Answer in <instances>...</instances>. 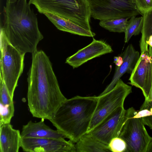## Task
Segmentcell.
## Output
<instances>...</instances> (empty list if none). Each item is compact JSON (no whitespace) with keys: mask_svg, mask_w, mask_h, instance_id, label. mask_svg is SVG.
<instances>
[{"mask_svg":"<svg viewBox=\"0 0 152 152\" xmlns=\"http://www.w3.org/2000/svg\"><path fill=\"white\" fill-rule=\"evenodd\" d=\"M32 54L27 78L28 107L33 117L49 120L67 99L46 53L37 50Z\"/></svg>","mask_w":152,"mask_h":152,"instance_id":"6da1fadb","label":"cell"},{"mask_svg":"<svg viewBox=\"0 0 152 152\" xmlns=\"http://www.w3.org/2000/svg\"><path fill=\"white\" fill-rule=\"evenodd\" d=\"M1 25L10 43L24 54L32 53L43 38L36 15L27 0L7 1Z\"/></svg>","mask_w":152,"mask_h":152,"instance_id":"7a4b0ae2","label":"cell"},{"mask_svg":"<svg viewBox=\"0 0 152 152\" xmlns=\"http://www.w3.org/2000/svg\"><path fill=\"white\" fill-rule=\"evenodd\" d=\"M98 96H76L67 99L49 121L56 129L76 143L88 132Z\"/></svg>","mask_w":152,"mask_h":152,"instance_id":"3957f363","label":"cell"},{"mask_svg":"<svg viewBox=\"0 0 152 152\" xmlns=\"http://www.w3.org/2000/svg\"><path fill=\"white\" fill-rule=\"evenodd\" d=\"M41 13L58 15L88 31L91 10L87 0H29Z\"/></svg>","mask_w":152,"mask_h":152,"instance_id":"277c9868","label":"cell"},{"mask_svg":"<svg viewBox=\"0 0 152 152\" xmlns=\"http://www.w3.org/2000/svg\"><path fill=\"white\" fill-rule=\"evenodd\" d=\"M0 76L1 77L11 97L14 93L24 67L25 54L14 47L0 27Z\"/></svg>","mask_w":152,"mask_h":152,"instance_id":"5b68a950","label":"cell"},{"mask_svg":"<svg viewBox=\"0 0 152 152\" xmlns=\"http://www.w3.org/2000/svg\"><path fill=\"white\" fill-rule=\"evenodd\" d=\"M133 107L126 110L124 121L118 136L125 142V152H146L152 138L141 118Z\"/></svg>","mask_w":152,"mask_h":152,"instance_id":"8992f818","label":"cell"},{"mask_svg":"<svg viewBox=\"0 0 152 152\" xmlns=\"http://www.w3.org/2000/svg\"><path fill=\"white\" fill-rule=\"evenodd\" d=\"M132 92V87L120 79L112 89L100 94L88 132L118 108L124 106L125 99Z\"/></svg>","mask_w":152,"mask_h":152,"instance_id":"52a82bcc","label":"cell"},{"mask_svg":"<svg viewBox=\"0 0 152 152\" xmlns=\"http://www.w3.org/2000/svg\"><path fill=\"white\" fill-rule=\"evenodd\" d=\"M91 17L100 21L121 18L129 19L140 14L132 0H87Z\"/></svg>","mask_w":152,"mask_h":152,"instance_id":"ba28073f","label":"cell"},{"mask_svg":"<svg viewBox=\"0 0 152 152\" xmlns=\"http://www.w3.org/2000/svg\"><path fill=\"white\" fill-rule=\"evenodd\" d=\"M129 80L130 84L141 90L145 100L151 101L152 55L149 50L141 53Z\"/></svg>","mask_w":152,"mask_h":152,"instance_id":"9c48e42d","label":"cell"},{"mask_svg":"<svg viewBox=\"0 0 152 152\" xmlns=\"http://www.w3.org/2000/svg\"><path fill=\"white\" fill-rule=\"evenodd\" d=\"M126 110L120 107L87 133L108 145L113 138L118 137L124 121Z\"/></svg>","mask_w":152,"mask_h":152,"instance_id":"30bf717a","label":"cell"},{"mask_svg":"<svg viewBox=\"0 0 152 152\" xmlns=\"http://www.w3.org/2000/svg\"><path fill=\"white\" fill-rule=\"evenodd\" d=\"M20 146L27 152H76L74 142L65 139L21 137Z\"/></svg>","mask_w":152,"mask_h":152,"instance_id":"8fae6325","label":"cell"},{"mask_svg":"<svg viewBox=\"0 0 152 152\" xmlns=\"http://www.w3.org/2000/svg\"><path fill=\"white\" fill-rule=\"evenodd\" d=\"M113 52L110 45L104 41L93 38L92 41L88 45L68 57L65 63L75 69L91 59Z\"/></svg>","mask_w":152,"mask_h":152,"instance_id":"7c38bea8","label":"cell"},{"mask_svg":"<svg viewBox=\"0 0 152 152\" xmlns=\"http://www.w3.org/2000/svg\"><path fill=\"white\" fill-rule=\"evenodd\" d=\"M44 119L37 122L30 121L23 126L21 137L65 139L66 136L57 130H54L47 125Z\"/></svg>","mask_w":152,"mask_h":152,"instance_id":"4fadbf2b","label":"cell"},{"mask_svg":"<svg viewBox=\"0 0 152 152\" xmlns=\"http://www.w3.org/2000/svg\"><path fill=\"white\" fill-rule=\"evenodd\" d=\"M140 55L132 44L129 45L122 54L123 59L122 64L119 66H117L111 82L100 94L106 93L112 89L124 74L126 72L131 74Z\"/></svg>","mask_w":152,"mask_h":152,"instance_id":"5bb4252c","label":"cell"},{"mask_svg":"<svg viewBox=\"0 0 152 152\" xmlns=\"http://www.w3.org/2000/svg\"><path fill=\"white\" fill-rule=\"evenodd\" d=\"M21 138L20 131L10 123L0 125V152H18Z\"/></svg>","mask_w":152,"mask_h":152,"instance_id":"9a60e30c","label":"cell"},{"mask_svg":"<svg viewBox=\"0 0 152 152\" xmlns=\"http://www.w3.org/2000/svg\"><path fill=\"white\" fill-rule=\"evenodd\" d=\"M59 30L80 36L94 37L96 34L80 26L56 15L48 13L43 14Z\"/></svg>","mask_w":152,"mask_h":152,"instance_id":"2e32d148","label":"cell"},{"mask_svg":"<svg viewBox=\"0 0 152 152\" xmlns=\"http://www.w3.org/2000/svg\"><path fill=\"white\" fill-rule=\"evenodd\" d=\"M76 152H110L108 145L87 133L75 143Z\"/></svg>","mask_w":152,"mask_h":152,"instance_id":"e0dca14e","label":"cell"},{"mask_svg":"<svg viewBox=\"0 0 152 152\" xmlns=\"http://www.w3.org/2000/svg\"><path fill=\"white\" fill-rule=\"evenodd\" d=\"M128 20L125 32L124 42H128L133 35H139L143 26V17L133 16Z\"/></svg>","mask_w":152,"mask_h":152,"instance_id":"ac0fdd59","label":"cell"},{"mask_svg":"<svg viewBox=\"0 0 152 152\" xmlns=\"http://www.w3.org/2000/svg\"><path fill=\"white\" fill-rule=\"evenodd\" d=\"M128 19L127 18H121L100 21L99 25L110 31L124 32Z\"/></svg>","mask_w":152,"mask_h":152,"instance_id":"d6986e66","label":"cell"},{"mask_svg":"<svg viewBox=\"0 0 152 152\" xmlns=\"http://www.w3.org/2000/svg\"><path fill=\"white\" fill-rule=\"evenodd\" d=\"M137 115L140 117L145 125L152 129V104L151 101L145 100Z\"/></svg>","mask_w":152,"mask_h":152,"instance_id":"ffe728a7","label":"cell"},{"mask_svg":"<svg viewBox=\"0 0 152 152\" xmlns=\"http://www.w3.org/2000/svg\"><path fill=\"white\" fill-rule=\"evenodd\" d=\"M14 111L13 103L4 105L0 102V125L10 123Z\"/></svg>","mask_w":152,"mask_h":152,"instance_id":"44dd1931","label":"cell"},{"mask_svg":"<svg viewBox=\"0 0 152 152\" xmlns=\"http://www.w3.org/2000/svg\"><path fill=\"white\" fill-rule=\"evenodd\" d=\"M143 23L141 31V39L144 41L147 40L152 36V11L143 16Z\"/></svg>","mask_w":152,"mask_h":152,"instance_id":"7402d4cb","label":"cell"},{"mask_svg":"<svg viewBox=\"0 0 152 152\" xmlns=\"http://www.w3.org/2000/svg\"><path fill=\"white\" fill-rule=\"evenodd\" d=\"M108 145L110 152H125L126 148L125 141L119 137L112 139Z\"/></svg>","mask_w":152,"mask_h":152,"instance_id":"603a6c76","label":"cell"},{"mask_svg":"<svg viewBox=\"0 0 152 152\" xmlns=\"http://www.w3.org/2000/svg\"><path fill=\"white\" fill-rule=\"evenodd\" d=\"M140 14L143 16L152 11V0H132Z\"/></svg>","mask_w":152,"mask_h":152,"instance_id":"cb8c5ba5","label":"cell"},{"mask_svg":"<svg viewBox=\"0 0 152 152\" xmlns=\"http://www.w3.org/2000/svg\"><path fill=\"white\" fill-rule=\"evenodd\" d=\"M6 86L0 76V102L4 104H7L13 103Z\"/></svg>","mask_w":152,"mask_h":152,"instance_id":"d4e9b609","label":"cell"},{"mask_svg":"<svg viewBox=\"0 0 152 152\" xmlns=\"http://www.w3.org/2000/svg\"><path fill=\"white\" fill-rule=\"evenodd\" d=\"M114 62L116 66H120L123 62L122 57L120 56H115L114 57Z\"/></svg>","mask_w":152,"mask_h":152,"instance_id":"484cf974","label":"cell"},{"mask_svg":"<svg viewBox=\"0 0 152 152\" xmlns=\"http://www.w3.org/2000/svg\"><path fill=\"white\" fill-rule=\"evenodd\" d=\"M146 152H152V138L149 144Z\"/></svg>","mask_w":152,"mask_h":152,"instance_id":"4316f807","label":"cell"},{"mask_svg":"<svg viewBox=\"0 0 152 152\" xmlns=\"http://www.w3.org/2000/svg\"><path fill=\"white\" fill-rule=\"evenodd\" d=\"M151 54L152 55V53ZM151 102L152 104V88H151Z\"/></svg>","mask_w":152,"mask_h":152,"instance_id":"83f0119b","label":"cell"},{"mask_svg":"<svg viewBox=\"0 0 152 152\" xmlns=\"http://www.w3.org/2000/svg\"><path fill=\"white\" fill-rule=\"evenodd\" d=\"M9 0H7V1H9Z\"/></svg>","mask_w":152,"mask_h":152,"instance_id":"f1b7e54d","label":"cell"}]
</instances>
